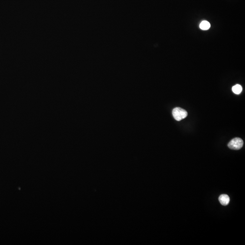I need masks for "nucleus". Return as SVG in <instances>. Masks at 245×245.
Masks as SVG:
<instances>
[{
  "instance_id": "1",
  "label": "nucleus",
  "mask_w": 245,
  "mask_h": 245,
  "mask_svg": "<svg viewBox=\"0 0 245 245\" xmlns=\"http://www.w3.org/2000/svg\"><path fill=\"white\" fill-rule=\"evenodd\" d=\"M174 119L177 121H180L187 116V113L185 110L179 107L174 108L172 112Z\"/></svg>"
},
{
  "instance_id": "2",
  "label": "nucleus",
  "mask_w": 245,
  "mask_h": 245,
  "mask_svg": "<svg viewBox=\"0 0 245 245\" xmlns=\"http://www.w3.org/2000/svg\"><path fill=\"white\" fill-rule=\"evenodd\" d=\"M243 141L239 137H236L228 143V147L231 149L239 150L242 148Z\"/></svg>"
},
{
  "instance_id": "3",
  "label": "nucleus",
  "mask_w": 245,
  "mask_h": 245,
  "mask_svg": "<svg viewBox=\"0 0 245 245\" xmlns=\"http://www.w3.org/2000/svg\"><path fill=\"white\" fill-rule=\"evenodd\" d=\"M220 203L223 206H226L230 202V197L226 194H222L219 197Z\"/></svg>"
},
{
  "instance_id": "4",
  "label": "nucleus",
  "mask_w": 245,
  "mask_h": 245,
  "mask_svg": "<svg viewBox=\"0 0 245 245\" xmlns=\"http://www.w3.org/2000/svg\"><path fill=\"white\" fill-rule=\"evenodd\" d=\"M210 24L209 22L206 21H202L200 24L199 27L202 30H207L209 29L210 27Z\"/></svg>"
},
{
  "instance_id": "5",
  "label": "nucleus",
  "mask_w": 245,
  "mask_h": 245,
  "mask_svg": "<svg viewBox=\"0 0 245 245\" xmlns=\"http://www.w3.org/2000/svg\"><path fill=\"white\" fill-rule=\"evenodd\" d=\"M232 90L234 94L239 95L241 93L242 90V88L241 85L239 84H236L232 88Z\"/></svg>"
}]
</instances>
